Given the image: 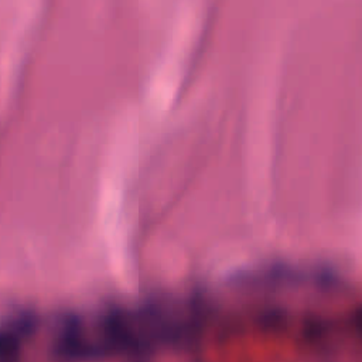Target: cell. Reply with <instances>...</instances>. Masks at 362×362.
<instances>
[{
    "mask_svg": "<svg viewBox=\"0 0 362 362\" xmlns=\"http://www.w3.org/2000/svg\"><path fill=\"white\" fill-rule=\"evenodd\" d=\"M197 24L198 14L195 4L191 1H184L173 27L168 45L150 86L148 96H151L153 102L163 109L171 103L180 88L187 58L189 57V51L194 44Z\"/></svg>",
    "mask_w": 362,
    "mask_h": 362,
    "instance_id": "obj_1",
    "label": "cell"
}]
</instances>
